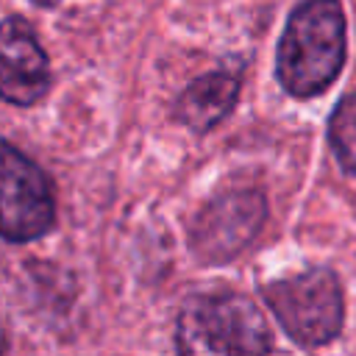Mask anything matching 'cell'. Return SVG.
Here are the masks:
<instances>
[{
	"mask_svg": "<svg viewBox=\"0 0 356 356\" xmlns=\"http://www.w3.org/2000/svg\"><path fill=\"white\" fill-rule=\"evenodd\" d=\"M275 72L292 97L325 92L345 64V14L337 0L300 3L278 42Z\"/></svg>",
	"mask_w": 356,
	"mask_h": 356,
	"instance_id": "1",
	"label": "cell"
},
{
	"mask_svg": "<svg viewBox=\"0 0 356 356\" xmlns=\"http://www.w3.org/2000/svg\"><path fill=\"white\" fill-rule=\"evenodd\" d=\"M181 353H267L273 350L270 328L259 306L236 292L192 295L175 328Z\"/></svg>",
	"mask_w": 356,
	"mask_h": 356,
	"instance_id": "2",
	"label": "cell"
},
{
	"mask_svg": "<svg viewBox=\"0 0 356 356\" xmlns=\"http://www.w3.org/2000/svg\"><path fill=\"white\" fill-rule=\"evenodd\" d=\"M264 300L284 334L303 348H320L331 342L345 320L339 281L325 267H312L306 273L267 284Z\"/></svg>",
	"mask_w": 356,
	"mask_h": 356,
	"instance_id": "3",
	"label": "cell"
},
{
	"mask_svg": "<svg viewBox=\"0 0 356 356\" xmlns=\"http://www.w3.org/2000/svg\"><path fill=\"white\" fill-rule=\"evenodd\" d=\"M56 197L47 175L0 139V239L33 242L53 228Z\"/></svg>",
	"mask_w": 356,
	"mask_h": 356,
	"instance_id": "4",
	"label": "cell"
},
{
	"mask_svg": "<svg viewBox=\"0 0 356 356\" xmlns=\"http://www.w3.org/2000/svg\"><path fill=\"white\" fill-rule=\"evenodd\" d=\"M267 206L259 192H225L214 197L192 222L189 239L203 261H228L261 231Z\"/></svg>",
	"mask_w": 356,
	"mask_h": 356,
	"instance_id": "5",
	"label": "cell"
},
{
	"mask_svg": "<svg viewBox=\"0 0 356 356\" xmlns=\"http://www.w3.org/2000/svg\"><path fill=\"white\" fill-rule=\"evenodd\" d=\"M50 86L47 56L22 17L0 22V97L14 106H33Z\"/></svg>",
	"mask_w": 356,
	"mask_h": 356,
	"instance_id": "6",
	"label": "cell"
},
{
	"mask_svg": "<svg viewBox=\"0 0 356 356\" xmlns=\"http://www.w3.org/2000/svg\"><path fill=\"white\" fill-rule=\"evenodd\" d=\"M239 97V81L231 72H209L195 78L175 103V120L195 134L220 125Z\"/></svg>",
	"mask_w": 356,
	"mask_h": 356,
	"instance_id": "7",
	"label": "cell"
},
{
	"mask_svg": "<svg viewBox=\"0 0 356 356\" xmlns=\"http://www.w3.org/2000/svg\"><path fill=\"white\" fill-rule=\"evenodd\" d=\"M328 142L342 170L356 175V95H345L328 120Z\"/></svg>",
	"mask_w": 356,
	"mask_h": 356,
	"instance_id": "8",
	"label": "cell"
},
{
	"mask_svg": "<svg viewBox=\"0 0 356 356\" xmlns=\"http://www.w3.org/2000/svg\"><path fill=\"white\" fill-rule=\"evenodd\" d=\"M8 350V339H6V334L0 331V353H6Z\"/></svg>",
	"mask_w": 356,
	"mask_h": 356,
	"instance_id": "9",
	"label": "cell"
},
{
	"mask_svg": "<svg viewBox=\"0 0 356 356\" xmlns=\"http://www.w3.org/2000/svg\"><path fill=\"white\" fill-rule=\"evenodd\" d=\"M33 3H36V6H56L58 0H33Z\"/></svg>",
	"mask_w": 356,
	"mask_h": 356,
	"instance_id": "10",
	"label": "cell"
}]
</instances>
